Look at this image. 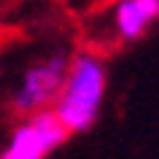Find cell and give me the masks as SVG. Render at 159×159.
Listing matches in <instances>:
<instances>
[{"mask_svg": "<svg viewBox=\"0 0 159 159\" xmlns=\"http://www.w3.org/2000/svg\"><path fill=\"white\" fill-rule=\"evenodd\" d=\"M105 92H108V67L102 57L92 51H78L70 59L65 86L51 111L70 135L86 132L100 116Z\"/></svg>", "mask_w": 159, "mask_h": 159, "instance_id": "cell-1", "label": "cell"}, {"mask_svg": "<svg viewBox=\"0 0 159 159\" xmlns=\"http://www.w3.org/2000/svg\"><path fill=\"white\" fill-rule=\"evenodd\" d=\"M70 59L65 51H54L27 67L11 94V108L19 116H33L41 111H51L65 86Z\"/></svg>", "mask_w": 159, "mask_h": 159, "instance_id": "cell-2", "label": "cell"}, {"mask_svg": "<svg viewBox=\"0 0 159 159\" xmlns=\"http://www.w3.org/2000/svg\"><path fill=\"white\" fill-rule=\"evenodd\" d=\"M65 124L54 111H41L33 116H22L8 135V143L0 159H46L54 148H59L67 138Z\"/></svg>", "mask_w": 159, "mask_h": 159, "instance_id": "cell-3", "label": "cell"}, {"mask_svg": "<svg viewBox=\"0 0 159 159\" xmlns=\"http://www.w3.org/2000/svg\"><path fill=\"white\" fill-rule=\"evenodd\" d=\"M159 19V0H113L111 25L119 41H138Z\"/></svg>", "mask_w": 159, "mask_h": 159, "instance_id": "cell-4", "label": "cell"}]
</instances>
